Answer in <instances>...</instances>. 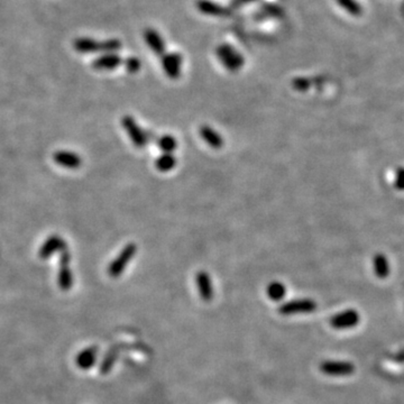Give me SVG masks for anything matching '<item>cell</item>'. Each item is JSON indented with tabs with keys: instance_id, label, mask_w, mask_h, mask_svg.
Masks as SVG:
<instances>
[{
	"instance_id": "6da1fadb",
	"label": "cell",
	"mask_w": 404,
	"mask_h": 404,
	"mask_svg": "<svg viewBox=\"0 0 404 404\" xmlns=\"http://www.w3.org/2000/svg\"><path fill=\"white\" fill-rule=\"evenodd\" d=\"M74 50L81 54L87 53H117L123 48V43L118 39L97 41L89 37H79L73 43Z\"/></svg>"
},
{
	"instance_id": "7a4b0ae2",
	"label": "cell",
	"mask_w": 404,
	"mask_h": 404,
	"mask_svg": "<svg viewBox=\"0 0 404 404\" xmlns=\"http://www.w3.org/2000/svg\"><path fill=\"white\" fill-rule=\"evenodd\" d=\"M216 55L222 64V67H225L230 72H238L245 64L243 54L227 43L218 46L216 50Z\"/></svg>"
},
{
	"instance_id": "3957f363",
	"label": "cell",
	"mask_w": 404,
	"mask_h": 404,
	"mask_svg": "<svg viewBox=\"0 0 404 404\" xmlns=\"http://www.w3.org/2000/svg\"><path fill=\"white\" fill-rule=\"evenodd\" d=\"M122 124L125 131L127 132L129 138L133 142L134 146L137 148L145 147L150 139H148V134L145 129H142L141 126L137 124L132 116H124L122 119Z\"/></svg>"
},
{
	"instance_id": "277c9868",
	"label": "cell",
	"mask_w": 404,
	"mask_h": 404,
	"mask_svg": "<svg viewBox=\"0 0 404 404\" xmlns=\"http://www.w3.org/2000/svg\"><path fill=\"white\" fill-rule=\"evenodd\" d=\"M136 252H137V246L135 244L131 243L125 246L122 249V252L119 253L118 256L110 263V265L108 267L109 275L111 277H118L122 275L125 268H126L129 262H131V259L135 256Z\"/></svg>"
},
{
	"instance_id": "5b68a950",
	"label": "cell",
	"mask_w": 404,
	"mask_h": 404,
	"mask_svg": "<svg viewBox=\"0 0 404 404\" xmlns=\"http://www.w3.org/2000/svg\"><path fill=\"white\" fill-rule=\"evenodd\" d=\"M71 255L68 249L63 250L60 255V269L58 275V283L62 291H69L73 285V273L70 268Z\"/></svg>"
},
{
	"instance_id": "8992f818",
	"label": "cell",
	"mask_w": 404,
	"mask_h": 404,
	"mask_svg": "<svg viewBox=\"0 0 404 404\" xmlns=\"http://www.w3.org/2000/svg\"><path fill=\"white\" fill-rule=\"evenodd\" d=\"M317 309V303L311 299H298L283 303L278 308V312L283 315L295 313H310Z\"/></svg>"
},
{
	"instance_id": "52a82bcc",
	"label": "cell",
	"mask_w": 404,
	"mask_h": 404,
	"mask_svg": "<svg viewBox=\"0 0 404 404\" xmlns=\"http://www.w3.org/2000/svg\"><path fill=\"white\" fill-rule=\"evenodd\" d=\"M320 371L329 376H347L354 374L355 365L349 361L326 360L319 366Z\"/></svg>"
},
{
	"instance_id": "ba28073f",
	"label": "cell",
	"mask_w": 404,
	"mask_h": 404,
	"mask_svg": "<svg viewBox=\"0 0 404 404\" xmlns=\"http://www.w3.org/2000/svg\"><path fill=\"white\" fill-rule=\"evenodd\" d=\"M161 63L165 74L170 79L176 80V79H179L181 77L183 58L180 53L176 52L165 53L163 57L161 58Z\"/></svg>"
},
{
	"instance_id": "9c48e42d",
	"label": "cell",
	"mask_w": 404,
	"mask_h": 404,
	"mask_svg": "<svg viewBox=\"0 0 404 404\" xmlns=\"http://www.w3.org/2000/svg\"><path fill=\"white\" fill-rule=\"evenodd\" d=\"M360 321V314L354 309H347L333 315L330 319V326L335 329L354 328Z\"/></svg>"
},
{
	"instance_id": "30bf717a",
	"label": "cell",
	"mask_w": 404,
	"mask_h": 404,
	"mask_svg": "<svg viewBox=\"0 0 404 404\" xmlns=\"http://www.w3.org/2000/svg\"><path fill=\"white\" fill-rule=\"evenodd\" d=\"M143 36L144 41H145V43L148 46V49H150L153 53L156 54L157 57L161 58L163 57L166 50V44L163 36L154 29H146L144 31Z\"/></svg>"
},
{
	"instance_id": "8fae6325",
	"label": "cell",
	"mask_w": 404,
	"mask_h": 404,
	"mask_svg": "<svg viewBox=\"0 0 404 404\" xmlns=\"http://www.w3.org/2000/svg\"><path fill=\"white\" fill-rule=\"evenodd\" d=\"M68 249V246L66 240L59 235H52L50 236L48 239L44 241V244L41 246L40 248V257L46 259L52 256L53 254L58 252H63V250Z\"/></svg>"
},
{
	"instance_id": "7c38bea8",
	"label": "cell",
	"mask_w": 404,
	"mask_h": 404,
	"mask_svg": "<svg viewBox=\"0 0 404 404\" xmlns=\"http://www.w3.org/2000/svg\"><path fill=\"white\" fill-rule=\"evenodd\" d=\"M197 9L203 15L212 17H225L230 14V9L221 6L220 4L211 0H198L196 3Z\"/></svg>"
},
{
	"instance_id": "4fadbf2b",
	"label": "cell",
	"mask_w": 404,
	"mask_h": 404,
	"mask_svg": "<svg viewBox=\"0 0 404 404\" xmlns=\"http://www.w3.org/2000/svg\"><path fill=\"white\" fill-rule=\"evenodd\" d=\"M122 63L123 59L117 53H105L92 61V68L98 71H110Z\"/></svg>"
},
{
	"instance_id": "5bb4252c",
	"label": "cell",
	"mask_w": 404,
	"mask_h": 404,
	"mask_svg": "<svg viewBox=\"0 0 404 404\" xmlns=\"http://www.w3.org/2000/svg\"><path fill=\"white\" fill-rule=\"evenodd\" d=\"M54 162L67 169H78L82 164V159L77 153L70 151H58L53 155Z\"/></svg>"
},
{
	"instance_id": "9a60e30c",
	"label": "cell",
	"mask_w": 404,
	"mask_h": 404,
	"mask_svg": "<svg viewBox=\"0 0 404 404\" xmlns=\"http://www.w3.org/2000/svg\"><path fill=\"white\" fill-rule=\"evenodd\" d=\"M196 283L201 299L206 302L211 301L213 298V287L210 275L207 272L200 271L196 274Z\"/></svg>"
},
{
	"instance_id": "2e32d148",
	"label": "cell",
	"mask_w": 404,
	"mask_h": 404,
	"mask_svg": "<svg viewBox=\"0 0 404 404\" xmlns=\"http://www.w3.org/2000/svg\"><path fill=\"white\" fill-rule=\"evenodd\" d=\"M97 355H98V348L89 347L80 351L76 358V363L81 369H90L95 365L97 360Z\"/></svg>"
},
{
	"instance_id": "e0dca14e",
	"label": "cell",
	"mask_w": 404,
	"mask_h": 404,
	"mask_svg": "<svg viewBox=\"0 0 404 404\" xmlns=\"http://www.w3.org/2000/svg\"><path fill=\"white\" fill-rule=\"evenodd\" d=\"M200 135L203 141L212 148L219 150V148L224 146V139L220 136V134L210 126H208V125H203L200 128Z\"/></svg>"
},
{
	"instance_id": "ac0fdd59",
	"label": "cell",
	"mask_w": 404,
	"mask_h": 404,
	"mask_svg": "<svg viewBox=\"0 0 404 404\" xmlns=\"http://www.w3.org/2000/svg\"><path fill=\"white\" fill-rule=\"evenodd\" d=\"M373 268L378 278H386L389 275V263L384 254H376L373 258Z\"/></svg>"
},
{
	"instance_id": "d6986e66",
	"label": "cell",
	"mask_w": 404,
	"mask_h": 404,
	"mask_svg": "<svg viewBox=\"0 0 404 404\" xmlns=\"http://www.w3.org/2000/svg\"><path fill=\"white\" fill-rule=\"evenodd\" d=\"M119 347L118 346H115L113 348H110V350L107 352L104 360L101 361V365H100V371L101 374H108L109 371L113 368V366L115 365L116 360L118 358V355H119Z\"/></svg>"
},
{
	"instance_id": "ffe728a7",
	"label": "cell",
	"mask_w": 404,
	"mask_h": 404,
	"mask_svg": "<svg viewBox=\"0 0 404 404\" xmlns=\"http://www.w3.org/2000/svg\"><path fill=\"white\" fill-rule=\"evenodd\" d=\"M176 165V159L173 154L171 153H164L161 156H159L155 161L156 169L160 172H169L172 169H174Z\"/></svg>"
},
{
	"instance_id": "44dd1931",
	"label": "cell",
	"mask_w": 404,
	"mask_h": 404,
	"mask_svg": "<svg viewBox=\"0 0 404 404\" xmlns=\"http://www.w3.org/2000/svg\"><path fill=\"white\" fill-rule=\"evenodd\" d=\"M285 285L281 282H272L266 287V294L272 301H281L285 296Z\"/></svg>"
},
{
	"instance_id": "7402d4cb",
	"label": "cell",
	"mask_w": 404,
	"mask_h": 404,
	"mask_svg": "<svg viewBox=\"0 0 404 404\" xmlns=\"http://www.w3.org/2000/svg\"><path fill=\"white\" fill-rule=\"evenodd\" d=\"M157 146L163 153H173L178 147V142L172 135H163L156 139Z\"/></svg>"
},
{
	"instance_id": "603a6c76",
	"label": "cell",
	"mask_w": 404,
	"mask_h": 404,
	"mask_svg": "<svg viewBox=\"0 0 404 404\" xmlns=\"http://www.w3.org/2000/svg\"><path fill=\"white\" fill-rule=\"evenodd\" d=\"M336 2L339 7L351 16H360L363 14V6L357 0H336Z\"/></svg>"
},
{
	"instance_id": "cb8c5ba5",
	"label": "cell",
	"mask_w": 404,
	"mask_h": 404,
	"mask_svg": "<svg viewBox=\"0 0 404 404\" xmlns=\"http://www.w3.org/2000/svg\"><path fill=\"white\" fill-rule=\"evenodd\" d=\"M292 87L294 88L296 91L305 92L310 89L311 87V80L304 77H298L292 80Z\"/></svg>"
},
{
	"instance_id": "d4e9b609",
	"label": "cell",
	"mask_w": 404,
	"mask_h": 404,
	"mask_svg": "<svg viewBox=\"0 0 404 404\" xmlns=\"http://www.w3.org/2000/svg\"><path fill=\"white\" fill-rule=\"evenodd\" d=\"M142 68L141 60L136 57H129L125 61V69L127 70L129 73H137Z\"/></svg>"
},
{
	"instance_id": "484cf974",
	"label": "cell",
	"mask_w": 404,
	"mask_h": 404,
	"mask_svg": "<svg viewBox=\"0 0 404 404\" xmlns=\"http://www.w3.org/2000/svg\"><path fill=\"white\" fill-rule=\"evenodd\" d=\"M394 187H395L398 191H404V168L400 166L396 169V176L395 182H394Z\"/></svg>"
},
{
	"instance_id": "4316f807",
	"label": "cell",
	"mask_w": 404,
	"mask_h": 404,
	"mask_svg": "<svg viewBox=\"0 0 404 404\" xmlns=\"http://www.w3.org/2000/svg\"><path fill=\"white\" fill-rule=\"evenodd\" d=\"M256 2H257V0H234L233 7L238 8V7H241V6H245V5L256 3Z\"/></svg>"
},
{
	"instance_id": "83f0119b",
	"label": "cell",
	"mask_w": 404,
	"mask_h": 404,
	"mask_svg": "<svg viewBox=\"0 0 404 404\" xmlns=\"http://www.w3.org/2000/svg\"><path fill=\"white\" fill-rule=\"evenodd\" d=\"M396 360L404 361V352H400V354L396 356Z\"/></svg>"
}]
</instances>
